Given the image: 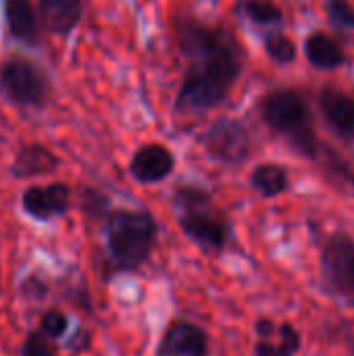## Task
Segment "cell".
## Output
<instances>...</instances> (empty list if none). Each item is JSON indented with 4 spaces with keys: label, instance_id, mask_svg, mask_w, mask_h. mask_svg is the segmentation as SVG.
<instances>
[{
    "label": "cell",
    "instance_id": "2",
    "mask_svg": "<svg viewBox=\"0 0 354 356\" xmlns=\"http://www.w3.org/2000/svg\"><path fill=\"white\" fill-rule=\"evenodd\" d=\"M156 221L146 211H113L106 219V244L113 271H138L150 257Z\"/></svg>",
    "mask_w": 354,
    "mask_h": 356
},
{
    "label": "cell",
    "instance_id": "20",
    "mask_svg": "<svg viewBox=\"0 0 354 356\" xmlns=\"http://www.w3.org/2000/svg\"><path fill=\"white\" fill-rule=\"evenodd\" d=\"M69 330V317L61 309H48L40 317V332H44L50 340H61Z\"/></svg>",
    "mask_w": 354,
    "mask_h": 356
},
{
    "label": "cell",
    "instance_id": "22",
    "mask_svg": "<svg viewBox=\"0 0 354 356\" xmlns=\"http://www.w3.org/2000/svg\"><path fill=\"white\" fill-rule=\"evenodd\" d=\"M330 19L340 27H354V8L348 0H328Z\"/></svg>",
    "mask_w": 354,
    "mask_h": 356
},
{
    "label": "cell",
    "instance_id": "19",
    "mask_svg": "<svg viewBox=\"0 0 354 356\" xmlns=\"http://www.w3.org/2000/svg\"><path fill=\"white\" fill-rule=\"evenodd\" d=\"M265 50L277 63H292L294 56H296L294 42L290 38L282 35V33H269L267 40H265Z\"/></svg>",
    "mask_w": 354,
    "mask_h": 356
},
{
    "label": "cell",
    "instance_id": "10",
    "mask_svg": "<svg viewBox=\"0 0 354 356\" xmlns=\"http://www.w3.org/2000/svg\"><path fill=\"white\" fill-rule=\"evenodd\" d=\"M173 154L161 144H148L131 159V175L142 184H156L173 171Z\"/></svg>",
    "mask_w": 354,
    "mask_h": 356
},
{
    "label": "cell",
    "instance_id": "1",
    "mask_svg": "<svg viewBox=\"0 0 354 356\" xmlns=\"http://www.w3.org/2000/svg\"><path fill=\"white\" fill-rule=\"evenodd\" d=\"M182 52L190 58L177 104L186 111L211 108L223 100L242 67V50L227 33L194 21L177 27Z\"/></svg>",
    "mask_w": 354,
    "mask_h": 356
},
{
    "label": "cell",
    "instance_id": "18",
    "mask_svg": "<svg viewBox=\"0 0 354 356\" xmlns=\"http://www.w3.org/2000/svg\"><path fill=\"white\" fill-rule=\"evenodd\" d=\"M246 17L255 23L269 25V23H280L282 21V10L269 2V0H244L242 4Z\"/></svg>",
    "mask_w": 354,
    "mask_h": 356
},
{
    "label": "cell",
    "instance_id": "7",
    "mask_svg": "<svg viewBox=\"0 0 354 356\" xmlns=\"http://www.w3.org/2000/svg\"><path fill=\"white\" fill-rule=\"evenodd\" d=\"M71 202V190L65 184L31 186L23 192V211L35 221H48L67 213Z\"/></svg>",
    "mask_w": 354,
    "mask_h": 356
},
{
    "label": "cell",
    "instance_id": "5",
    "mask_svg": "<svg viewBox=\"0 0 354 356\" xmlns=\"http://www.w3.org/2000/svg\"><path fill=\"white\" fill-rule=\"evenodd\" d=\"M0 90L19 106H42L50 86L38 65L27 58H10L0 67Z\"/></svg>",
    "mask_w": 354,
    "mask_h": 356
},
{
    "label": "cell",
    "instance_id": "3",
    "mask_svg": "<svg viewBox=\"0 0 354 356\" xmlns=\"http://www.w3.org/2000/svg\"><path fill=\"white\" fill-rule=\"evenodd\" d=\"M177 204L182 207V232L204 250L221 252L230 240V225L211 204L209 194L196 188H182L177 192Z\"/></svg>",
    "mask_w": 354,
    "mask_h": 356
},
{
    "label": "cell",
    "instance_id": "16",
    "mask_svg": "<svg viewBox=\"0 0 354 356\" xmlns=\"http://www.w3.org/2000/svg\"><path fill=\"white\" fill-rule=\"evenodd\" d=\"M307 56L319 69H334L344 63V52L340 44L328 33L315 31L307 40Z\"/></svg>",
    "mask_w": 354,
    "mask_h": 356
},
{
    "label": "cell",
    "instance_id": "15",
    "mask_svg": "<svg viewBox=\"0 0 354 356\" xmlns=\"http://www.w3.org/2000/svg\"><path fill=\"white\" fill-rule=\"evenodd\" d=\"M303 346L298 330L290 323H280L277 330L261 338L255 346V356H294Z\"/></svg>",
    "mask_w": 354,
    "mask_h": 356
},
{
    "label": "cell",
    "instance_id": "11",
    "mask_svg": "<svg viewBox=\"0 0 354 356\" xmlns=\"http://www.w3.org/2000/svg\"><path fill=\"white\" fill-rule=\"evenodd\" d=\"M42 23L54 33H69L81 17V0H40Z\"/></svg>",
    "mask_w": 354,
    "mask_h": 356
},
{
    "label": "cell",
    "instance_id": "6",
    "mask_svg": "<svg viewBox=\"0 0 354 356\" xmlns=\"http://www.w3.org/2000/svg\"><path fill=\"white\" fill-rule=\"evenodd\" d=\"M321 273L325 284L342 296H354V238L336 234L321 252Z\"/></svg>",
    "mask_w": 354,
    "mask_h": 356
},
{
    "label": "cell",
    "instance_id": "13",
    "mask_svg": "<svg viewBox=\"0 0 354 356\" xmlns=\"http://www.w3.org/2000/svg\"><path fill=\"white\" fill-rule=\"evenodd\" d=\"M4 17L13 38L25 44L38 40V17L29 0H4Z\"/></svg>",
    "mask_w": 354,
    "mask_h": 356
},
{
    "label": "cell",
    "instance_id": "12",
    "mask_svg": "<svg viewBox=\"0 0 354 356\" xmlns=\"http://www.w3.org/2000/svg\"><path fill=\"white\" fill-rule=\"evenodd\" d=\"M56 167H58V159L48 148L33 144V146H25V148L19 150L10 171H13L15 177L27 179V177H38V175L52 173Z\"/></svg>",
    "mask_w": 354,
    "mask_h": 356
},
{
    "label": "cell",
    "instance_id": "8",
    "mask_svg": "<svg viewBox=\"0 0 354 356\" xmlns=\"http://www.w3.org/2000/svg\"><path fill=\"white\" fill-rule=\"evenodd\" d=\"M207 148L213 156H217L221 161L238 163V161L246 159L248 148H250V140H248L246 129L240 123L223 119L209 129Z\"/></svg>",
    "mask_w": 354,
    "mask_h": 356
},
{
    "label": "cell",
    "instance_id": "23",
    "mask_svg": "<svg viewBox=\"0 0 354 356\" xmlns=\"http://www.w3.org/2000/svg\"><path fill=\"white\" fill-rule=\"evenodd\" d=\"M90 342H92V334L83 327H77V332L67 340V350L71 355H81L86 350H90Z\"/></svg>",
    "mask_w": 354,
    "mask_h": 356
},
{
    "label": "cell",
    "instance_id": "4",
    "mask_svg": "<svg viewBox=\"0 0 354 356\" xmlns=\"http://www.w3.org/2000/svg\"><path fill=\"white\" fill-rule=\"evenodd\" d=\"M265 121L280 134L288 136L298 152L307 156L317 154V138L311 127L305 100L292 90H280L263 100Z\"/></svg>",
    "mask_w": 354,
    "mask_h": 356
},
{
    "label": "cell",
    "instance_id": "21",
    "mask_svg": "<svg viewBox=\"0 0 354 356\" xmlns=\"http://www.w3.org/2000/svg\"><path fill=\"white\" fill-rule=\"evenodd\" d=\"M21 356H56V348L44 332L33 330L21 344Z\"/></svg>",
    "mask_w": 354,
    "mask_h": 356
},
{
    "label": "cell",
    "instance_id": "9",
    "mask_svg": "<svg viewBox=\"0 0 354 356\" xmlns=\"http://www.w3.org/2000/svg\"><path fill=\"white\" fill-rule=\"evenodd\" d=\"M156 356H209V336L194 323L177 321L165 332Z\"/></svg>",
    "mask_w": 354,
    "mask_h": 356
},
{
    "label": "cell",
    "instance_id": "14",
    "mask_svg": "<svg viewBox=\"0 0 354 356\" xmlns=\"http://www.w3.org/2000/svg\"><path fill=\"white\" fill-rule=\"evenodd\" d=\"M319 104L334 127L354 138V100L338 90H323Z\"/></svg>",
    "mask_w": 354,
    "mask_h": 356
},
{
    "label": "cell",
    "instance_id": "17",
    "mask_svg": "<svg viewBox=\"0 0 354 356\" xmlns=\"http://www.w3.org/2000/svg\"><path fill=\"white\" fill-rule=\"evenodd\" d=\"M252 186L263 196H277L288 188V173L277 165H261L252 173Z\"/></svg>",
    "mask_w": 354,
    "mask_h": 356
}]
</instances>
